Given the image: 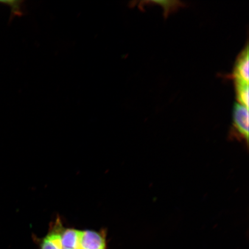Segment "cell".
Here are the masks:
<instances>
[{
    "instance_id": "6da1fadb",
    "label": "cell",
    "mask_w": 249,
    "mask_h": 249,
    "mask_svg": "<svg viewBox=\"0 0 249 249\" xmlns=\"http://www.w3.org/2000/svg\"><path fill=\"white\" fill-rule=\"evenodd\" d=\"M249 108L239 103H235L232 111V133L248 145Z\"/></svg>"
},
{
    "instance_id": "7a4b0ae2",
    "label": "cell",
    "mask_w": 249,
    "mask_h": 249,
    "mask_svg": "<svg viewBox=\"0 0 249 249\" xmlns=\"http://www.w3.org/2000/svg\"><path fill=\"white\" fill-rule=\"evenodd\" d=\"M107 238L104 231H80L76 249H107Z\"/></svg>"
},
{
    "instance_id": "3957f363",
    "label": "cell",
    "mask_w": 249,
    "mask_h": 249,
    "mask_svg": "<svg viewBox=\"0 0 249 249\" xmlns=\"http://www.w3.org/2000/svg\"><path fill=\"white\" fill-rule=\"evenodd\" d=\"M249 45L247 43V46L242 50L236 59L233 72L234 78H241L248 82L249 81Z\"/></svg>"
},
{
    "instance_id": "277c9868",
    "label": "cell",
    "mask_w": 249,
    "mask_h": 249,
    "mask_svg": "<svg viewBox=\"0 0 249 249\" xmlns=\"http://www.w3.org/2000/svg\"><path fill=\"white\" fill-rule=\"evenodd\" d=\"M63 227L60 223L55 226L44 239H43L40 249H62L61 241V232Z\"/></svg>"
},
{
    "instance_id": "5b68a950",
    "label": "cell",
    "mask_w": 249,
    "mask_h": 249,
    "mask_svg": "<svg viewBox=\"0 0 249 249\" xmlns=\"http://www.w3.org/2000/svg\"><path fill=\"white\" fill-rule=\"evenodd\" d=\"M80 231L74 229H62L61 241L62 249H76L79 244Z\"/></svg>"
},
{
    "instance_id": "8992f818",
    "label": "cell",
    "mask_w": 249,
    "mask_h": 249,
    "mask_svg": "<svg viewBox=\"0 0 249 249\" xmlns=\"http://www.w3.org/2000/svg\"><path fill=\"white\" fill-rule=\"evenodd\" d=\"M234 80L236 99L239 104L249 108V82L241 78L235 77Z\"/></svg>"
},
{
    "instance_id": "52a82bcc",
    "label": "cell",
    "mask_w": 249,
    "mask_h": 249,
    "mask_svg": "<svg viewBox=\"0 0 249 249\" xmlns=\"http://www.w3.org/2000/svg\"><path fill=\"white\" fill-rule=\"evenodd\" d=\"M153 2L160 4L164 9V14L166 17L169 15V12L172 10H174L177 8L180 7L183 4L181 2L178 1H155Z\"/></svg>"
},
{
    "instance_id": "ba28073f",
    "label": "cell",
    "mask_w": 249,
    "mask_h": 249,
    "mask_svg": "<svg viewBox=\"0 0 249 249\" xmlns=\"http://www.w3.org/2000/svg\"></svg>"
}]
</instances>
